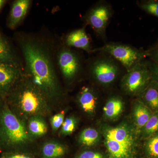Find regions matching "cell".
<instances>
[{"mask_svg":"<svg viewBox=\"0 0 158 158\" xmlns=\"http://www.w3.org/2000/svg\"><path fill=\"white\" fill-rule=\"evenodd\" d=\"M28 131L23 122L13 113L7 103L0 106V148L4 153L27 143Z\"/></svg>","mask_w":158,"mask_h":158,"instance_id":"4","label":"cell"},{"mask_svg":"<svg viewBox=\"0 0 158 158\" xmlns=\"http://www.w3.org/2000/svg\"><path fill=\"white\" fill-rule=\"evenodd\" d=\"M101 133L93 128H87L83 130L79 135L78 141L81 145L86 147H92L99 142L101 138Z\"/></svg>","mask_w":158,"mask_h":158,"instance_id":"18","label":"cell"},{"mask_svg":"<svg viewBox=\"0 0 158 158\" xmlns=\"http://www.w3.org/2000/svg\"><path fill=\"white\" fill-rule=\"evenodd\" d=\"M158 132V111L153 112L151 117L143 127L139 135L140 139H144Z\"/></svg>","mask_w":158,"mask_h":158,"instance_id":"22","label":"cell"},{"mask_svg":"<svg viewBox=\"0 0 158 158\" xmlns=\"http://www.w3.org/2000/svg\"><path fill=\"white\" fill-rule=\"evenodd\" d=\"M152 80L148 66L140 62L128 71L127 73L123 78L122 87L127 94L139 96Z\"/></svg>","mask_w":158,"mask_h":158,"instance_id":"5","label":"cell"},{"mask_svg":"<svg viewBox=\"0 0 158 158\" xmlns=\"http://www.w3.org/2000/svg\"><path fill=\"white\" fill-rule=\"evenodd\" d=\"M92 73L97 81L102 85H109L116 80L118 73V66L112 60L101 59L94 63Z\"/></svg>","mask_w":158,"mask_h":158,"instance_id":"7","label":"cell"},{"mask_svg":"<svg viewBox=\"0 0 158 158\" xmlns=\"http://www.w3.org/2000/svg\"><path fill=\"white\" fill-rule=\"evenodd\" d=\"M157 47L158 48V44Z\"/></svg>","mask_w":158,"mask_h":158,"instance_id":"32","label":"cell"},{"mask_svg":"<svg viewBox=\"0 0 158 158\" xmlns=\"http://www.w3.org/2000/svg\"><path fill=\"white\" fill-rule=\"evenodd\" d=\"M78 100L79 104L85 113L91 114L95 112L98 98L92 89L83 87L79 94Z\"/></svg>","mask_w":158,"mask_h":158,"instance_id":"14","label":"cell"},{"mask_svg":"<svg viewBox=\"0 0 158 158\" xmlns=\"http://www.w3.org/2000/svg\"><path fill=\"white\" fill-rule=\"evenodd\" d=\"M6 2V0H0V11Z\"/></svg>","mask_w":158,"mask_h":158,"instance_id":"30","label":"cell"},{"mask_svg":"<svg viewBox=\"0 0 158 158\" xmlns=\"http://www.w3.org/2000/svg\"><path fill=\"white\" fill-rule=\"evenodd\" d=\"M101 133L108 152V158H138L140 137L127 122L116 126L104 124Z\"/></svg>","mask_w":158,"mask_h":158,"instance_id":"2","label":"cell"},{"mask_svg":"<svg viewBox=\"0 0 158 158\" xmlns=\"http://www.w3.org/2000/svg\"><path fill=\"white\" fill-rule=\"evenodd\" d=\"M0 62L19 67V63L10 44L0 33Z\"/></svg>","mask_w":158,"mask_h":158,"instance_id":"17","label":"cell"},{"mask_svg":"<svg viewBox=\"0 0 158 158\" xmlns=\"http://www.w3.org/2000/svg\"><path fill=\"white\" fill-rule=\"evenodd\" d=\"M141 9L156 17L158 18V2L150 1L145 2L140 5Z\"/></svg>","mask_w":158,"mask_h":158,"instance_id":"24","label":"cell"},{"mask_svg":"<svg viewBox=\"0 0 158 158\" xmlns=\"http://www.w3.org/2000/svg\"><path fill=\"white\" fill-rule=\"evenodd\" d=\"M29 131L31 135L35 136H42L48 131L47 125L40 116L31 117L29 122Z\"/></svg>","mask_w":158,"mask_h":158,"instance_id":"21","label":"cell"},{"mask_svg":"<svg viewBox=\"0 0 158 158\" xmlns=\"http://www.w3.org/2000/svg\"><path fill=\"white\" fill-rule=\"evenodd\" d=\"M18 82L7 95L12 107L20 114L31 117L47 113V97L43 92L33 81L19 84Z\"/></svg>","mask_w":158,"mask_h":158,"instance_id":"3","label":"cell"},{"mask_svg":"<svg viewBox=\"0 0 158 158\" xmlns=\"http://www.w3.org/2000/svg\"><path fill=\"white\" fill-rule=\"evenodd\" d=\"M152 113V111L140 99L134 102L132 111V125L138 135Z\"/></svg>","mask_w":158,"mask_h":158,"instance_id":"11","label":"cell"},{"mask_svg":"<svg viewBox=\"0 0 158 158\" xmlns=\"http://www.w3.org/2000/svg\"><path fill=\"white\" fill-rule=\"evenodd\" d=\"M124 107V103L121 98L113 97L108 100L104 106V115L110 120L116 119L121 115Z\"/></svg>","mask_w":158,"mask_h":158,"instance_id":"16","label":"cell"},{"mask_svg":"<svg viewBox=\"0 0 158 158\" xmlns=\"http://www.w3.org/2000/svg\"><path fill=\"white\" fill-rule=\"evenodd\" d=\"M96 51L110 54L121 62L127 71L136 64L141 62L146 56H149L148 51L144 52L128 46L115 43L107 44L100 48L93 50L92 52Z\"/></svg>","mask_w":158,"mask_h":158,"instance_id":"6","label":"cell"},{"mask_svg":"<svg viewBox=\"0 0 158 158\" xmlns=\"http://www.w3.org/2000/svg\"><path fill=\"white\" fill-rule=\"evenodd\" d=\"M66 151V148L63 144L56 142H48L42 148L43 158H60Z\"/></svg>","mask_w":158,"mask_h":158,"instance_id":"19","label":"cell"},{"mask_svg":"<svg viewBox=\"0 0 158 158\" xmlns=\"http://www.w3.org/2000/svg\"><path fill=\"white\" fill-rule=\"evenodd\" d=\"M58 63L61 72L67 79L73 78L80 69L78 58L70 50L63 49L59 52L58 57Z\"/></svg>","mask_w":158,"mask_h":158,"instance_id":"10","label":"cell"},{"mask_svg":"<svg viewBox=\"0 0 158 158\" xmlns=\"http://www.w3.org/2000/svg\"><path fill=\"white\" fill-rule=\"evenodd\" d=\"M31 1L29 0H16L12 4L8 26L9 28L15 29L20 23L27 13Z\"/></svg>","mask_w":158,"mask_h":158,"instance_id":"12","label":"cell"},{"mask_svg":"<svg viewBox=\"0 0 158 158\" xmlns=\"http://www.w3.org/2000/svg\"><path fill=\"white\" fill-rule=\"evenodd\" d=\"M77 123V119L74 116H69L65 118L61 126V135L66 136L72 134L76 128Z\"/></svg>","mask_w":158,"mask_h":158,"instance_id":"23","label":"cell"},{"mask_svg":"<svg viewBox=\"0 0 158 158\" xmlns=\"http://www.w3.org/2000/svg\"><path fill=\"white\" fill-rule=\"evenodd\" d=\"M149 56L151 57L154 62L158 65V48H155L152 50L148 51Z\"/></svg>","mask_w":158,"mask_h":158,"instance_id":"29","label":"cell"},{"mask_svg":"<svg viewBox=\"0 0 158 158\" xmlns=\"http://www.w3.org/2000/svg\"><path fill=\"white\" fill-rule=\"evenodd\" d=\"M0 158H32L23 154L15 152L3 153Z\"/></svg>","mask_w":158,"mask_h":158,"instance_id":"27","label":"cell"},{"mask_svg":"<svg viewBox=\"0 0 158 158\" xmlns=\"http://www.w3.org/2000/svg\"><path fill=\"white\" fill-rule=\"evenodd\" d=\"M153 112L158 111V83L152 80L149 85L138 96Z\"/></svg>","mask_w":158,"mask_h":158,"instance_id":"15","label":"cell"},{"mask_svg":"<svg viewBox=\"0 0 158 158\" xmlns=\"http://www.w3.org/2000/svg\"><path fill=\"white\" fill-rule=\"evenodd\" d=\"M65 112L62 111L52 116L50 120L51 125L54 131H56L62 126L65 120Z\"/></svg>","mask_w":158,"mask_h":158,"instance_id":"25","label":"cell"},{"mask_svg":"<svg viewBox=\"0 0 158 158\" xmlns=\"http://www.w3.org/2000/svg\"><path fill=\"white\" fill-rule=\"evenodd\" d=\"M111 15L109 6L99 5L90 10L87 17L88 24L101 36L104 35Z\"/></svg>","mask_w":158,"mask_h":158,"instance_id":"9","label":"cell"},{"mask_svg":"<svg viewBox=\"0 0 158 158\" xmlns=\"http://www.w3.org/2000/svg\"><path fill=\"white\" fill-rule=\"evenodd\" d=\"M142 152L144 158H158V132L144 139Z\"/></svg>","mask_w":158,"mask_h":158,"instance_id":"20","label":"cell"},{"mask_svg":"<svg viewBox=\"0 0 158 158\" xmlns=\"http://www.w3.org/2000/svg\"><path fill=\"white\" fill-rule=\"evenodd\" d=\"M2 98V97H1V96H0V98Z\"/></svg>","mask_w":158,"mask_h":158,"instance_id":"31","label":"cell"},{"mask_svg":"<svg viewBox=\"0 0 158 158\" xmlns=\"http://www.w3.org/2000/svg\"><path fill=\"white\" fill-rule=\"evenodd\" d=\"M153 80L158 83V65L155 62L152 63L148 66Z\"/></svg>","mask_w":158,"mask_h":158,"instance_id":"28","label":"cell"},{"mask_svg":"<svg viewBox=\"0 0 158 158\" xmlns=\"http://www.w3.org/2000/svg\"><path fill=\"white\" fill-rule=\"evenodd\" d=\"M66 44L69 46L92 52L90 41L85 29H80L71 32L66 37Z\"/></svg>","mask_w":158,"mask_h":158,"instance_id":"13","label":"cell"},{"mask_svg":"<svg viewBox=\"0 0 158 158\" xmlns=\"http://www.w3.org/2000/svg\"><path fill=\"white\" fill-rule=\"evenodd\" d=\"M21 48L32 81L47 98L56 97L59 94V87L47 51L41 44L31 40L23 41Z\"/></svg>","mask_w":158,"mask_h":158,"instance_id":"1","label":"cell"},{"mask_svg":"<svg viewBox=\"0 0 158 158\" xmlns=\"http://www.w3.org/2000/svg\"><path fill=\"white\" fill-rule=\"evenodd\" d=\"M21 73L19 67L0 62V96L6 97L19 81Z\"/></svg>","mask_w":158,"mask_h":158,"instance_id":"8","label":"cell"},{"mask_svg":"<svg viewBox=\"0 0 158 158\" xmlns=\"http://www.w3.org/2000/svg\"><path fill=\"white\" fill-rule=\"evenodd\" d=\"M77 158H106L101 153L92 151H86L81 153Z\"/></svg>","mask_w":158,"mask_h":158,"instance_id":"26","label":"cell"}]
</instances>
